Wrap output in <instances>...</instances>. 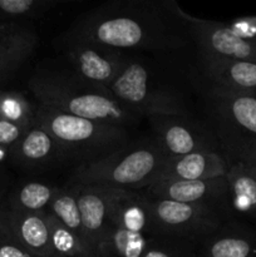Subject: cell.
<instances>
[{"label":"cell","instance_id":"1","mask_svg":"<svg viewBox=\"0 0 256 257\" xmlns=\"http://www.w3.org/2000/svg\"><path fill=\"white\" fill-rule=\"evenodd\" d=\"M191 38L183 10L173 0H117L80 17L65 40H79L113 50H172Z\"/></svg>","mask_w":256,"mask_h":257},{"label":"cell","instance_id":"2","mask_svg":"<svg viewBox=\"0 0 256 257\" xmlns=\"http://www.w3.org/2000/svg\"><path fill=\"white\" fill-rule=\"evenodd\" d=\"M40 104L67 114L127 128L141 115L125 108L109 90L88 84L80 78L37 75L29 83Z\"/></svg>","mask_w":256,"mask_h":257},{"label":"cell","instance_id":"3","mask_svg":"<svg viewBox=\"0 0 256 257\" xmlns=\"http://www.w3.org/2000/svg\"><path fill=\"white\" fill-rule=\"evenodd\" d=\"M167 158L157 142L127 145L99 160L82 163L73 175V183L124 191L148 188L160 178Z\"/></svg>","mask_w":256,"mask_h":257},{"label":"cell","instance_id":"4","mask_svg":"<svg viewBox=\"0 0 256 257\" xmlns=\"http://www.w3.org/2000/svg\"><path fill=\"white\" fill-rule=\"evenodd\" d=\"M35 122L54 137L67 157L82 163L99 160L128 145L127 128L85 119L39 104Z\"/></svg>","mask_w":256,"mask_h":257},{"label":"cell","instance_id":"5","mask_svg":"<svg viewBox=\"0 0 256 257\" xmlns=\"http://www.w3.org/2000/svg\"><path fill=\"white\" fill-rule=\"evenodd\" d=\"M213 115L228 162L256 156V95L213 89Z\"/></svg>","mask_w":256,"mask_h":257},{"label":"cell","instance_id":"6","mask_svg":"<svg viewBox=\"0 0 256 257\" xmlns=\"http://www.w3.org/2000/svg\"><path fill=\"white\" fill-rule=\"evenodd\" d=\"M108 90L118 102L138 115L188 117L182 100L171 90L156 85L147 68L140 63L125 62Z\"/></svg>","mask_w":256,"mask_h":257},{"label":"cell","instance_id":"7","mask_svg":"<svg viewBox=\"0 0 256 257\" xmlns=\"http://www.w3.org/2000/svg\"><path fill=\"white\" fill-rule=\"evenodd\" d=\"M150 200L156 236L197 243L228 221L225 211L217 206L151 197Z\"/></svg>","mask_w":256,"mask_h":257},{"label":"cell","instance_id":"8","mask_svg":"<svg viewBox=\"0 0 256 257\" xmlns=\"http://www.w3.org/2000/svg\"><path fill=\"white\" fill-rule=\"evenodd\" d=\"M205 62L211 60H247L256 63V45L242 39L226 23L200 19L183 12Z\"/></svg>","mask_w":256,"mask_h":257},{"label":"cell","instance_id":"9","mask_svg":"<svg viewBox=\"0 0 256 257\" xmlns=\"http://www.w3.org/2000/svg\"><path fill=\"white\" fill-rule=\"evenodd\" d=\"M65 53L78 78L88 84L107 89L124 65L119 52L79 40H64Z\"/></svg>","mask_w":256,"mask_h":257},{"label":"cell","instance_id":"10","mask_svg":"<svg viewBox=\"0 0 256 257\" xmlns=\"http://www.w3.org/2000/svg\"><path fill=\"white\" fill-rule=\"evenodd\" d=\"M148 119L157 136L156 142L168 158L198 151H215L211 147V141L188 117L162 115Z\"/></svg>","mask_w":256,"mask_h":257},{"label":"cell","instance_id":"11","mask_svg":"<svg viewBox=\"0 0 256 257\" xmlns=\"http://www.w3.org/2000/svg\"><path fill=\"white\" fill-rule=\"evenodd\" d=\"M148 193L151 198L217 206L226 213V176L200 181H157L148 187Z\"/></svg>","mask_w":256,"mask_h":257},{"label":"cell","instance_id":"12","mask_svg":"<svg viewBox=\"0 0 256 257\" xmlns=\"http://www.w3.org/2000/svg\"><path fill=\"white\" fill-rule=\"evenodd\" d=\"M82 217L85 240L92 251L97 247L109 226L110 203L114 190L95 185L73 183Z\"/></svg>","mask_w":256,"mask_h":257},{"label":"cell","instance_id":"13","mask_svg":"<svg viewBox=\"0 0 256 257\" xmlns=\"http://www.w3.org/2000/svg\"><path fill=\"white\" fill-rule=\"evenodd\" d=\"M0 227L19 241L34 256H55L50 242L47 212L28 213L12 208L0 211Z\"/></svg>","mask_w":256,"mask_h":257},{"label":"cell","instance_id":"14","mask_svg":"<svg viewBox=\"0 0 256 257\" xmlns=\"http://www.w3.org/2000/svg\"><path fill=\"white\" fill-rule=\"evenodd\" d=\"M195 245L200 257H256V227L227 221Z\"/></svg>","mask_w":256,"mask_h":257},{"label":"cell","instance_id":"15","mask_svg":"<svg viewBox=\"0 0 256 257\" xmlns=\"http://www.w3.org/2000/svg\"><path fill=\"white\" fill-rule=\"evenodd\" d=\"M231 163L216 151L167 158L157 181H200L225 177ZM156 181V182H157Z\"/></svg>","mask_w":256,"mask_h":257},{"label":"cell","instance_id":"16","mask_svg":"<svg viewBox=\"0 0 256 257\" xmlns=\"http://www.w3.org/2000/svg\"><path fill=\"white\" fill-rule=\"evenodd\" d=\"M109 223L133 233L156 236L150 197L138 191L114 190Z\"/></svg>","mask_w":256,"mask_h":257},{"label":"cell","instance_id":"17","mask_svg":"<svg viewBox=\"0 0 256 257\" xmlns=\"http://www.w3.org/2000/svg\"><path fill=\"white\" fill-rule=\"evenodd\" d=\"M227 193L225 210L228 217L256 221V172L245 162L231 163L226 173Z\"/></svg>","mask_w":256,"mask_h":257},{"label":"cell","instance_id":"18","mask_svg":"<svg viewBox=\"0 0 256 257\" xmlns=\"http://www.w3.org/2000/svg\"><path fill=\"white\" fill-rule=\"evenodd\" d=\"M37 44V33L28 25L0 24V82L30 57Z\"/></svg>","mask_w":256,"mask_h":257},{"label":"cell","instance_id":"19","mask_svg":"<svg viewBox=\"0 0 256 257\" xmlns=\"http://www.w3.org/2000/svg\"><path fill=\"white\" fill-rule=\"evenodd\" d=\"M206 72L213 82V89L237 94L256 93V63L247 60H211Z\"/></svg>","mask_w":256,"mask_h":257},{"label":"cell","instance_id":"20","mask_svg":"<svg viewBox=\"0 0 256 257\" xmlns=\"http://www.w3.org/2000/svg\"><path fill=\"white\" fill-rule=\"evenodd\" d=\"M12 153L19 162L28 166H44L68 158L62 146L37 122L12 148Z\"/></svg>","mask_w":256,"mask_h":257},{"label":"cell","instance_id":"21","mask_svg":"<svg viewBox=\"0 0 256 257\" xmlns=\"http://www.w3.org/2000/svg\"><path fill=\"white\" fill-rule=\"evenodd\" d=\"M151 237L109 223L98 245L95 257H142Z\"/></svg>","mask_w":256,"mask_h":257},{"label":"cell","instance_id":"22","mask_svg":"<svg viewBox=\"0 0 256 257\" xmlns=\"http://www.w3.org/2000/svg\"><path fill=\"white\" fill-rule=\"evenodd\" d=\"M47 212L54 216L64 227L72 231L73 233H75L89 247L87 240H85L84 231H83L79 206H78L77 195H75V190L73 186L65 188H58Z\"/></svg>","mask_w":256,"mask_h":257},{"label":"cell","instance_id":"23","mask_svg":"<svg viewBox=\"0 0 256 257\" xmlns=\"http://www.w3.org/2000/svg\"><path fill=\"white\" fill-rule=\"evenodd\" d=\"M58 188L42 182H28L13 195L12 210L28 213L47 212Z\"/></svg>","mask_w":256,"mask_h":257},{"label":"cell","instance_id":"24","mask_svg":"<svg viewBox=\"0 0 256 257\" xmlns=\"http://www.w3.org/2000/svg\"><path fill=\"white\" fill-rule=\"evenodd\" d=\"M53 251L60 257H95L89 247L75 233L47 212Z\"/></svg>","mask_w":256,"mask_h":257},{"label":"cell","instance_id":"25","mask_svg":"<svg viewBox=\"0 0 256 257\" xmlns=\"http://www.w3.org/2000/svg\"><path fill=\"white\" fill-rule=\"evenodd\" d=\"M55 5L50 0H0V17L3 23L23 24L22 22L37 19Z\"/></svg>","mask_w":256,"mask_h":257},{"label":"cell","instance_id":"26","mask_svg":"<svg viewBox=\"0 0 256 257\" xmlns=\"http://www.w3.org/2000/svg\"><path fill=\"white\" fill-rule=\"evenodd\" d=\"M0 119L32 127L35 123V109L20 93L0 92Z\"/></svg>","mask_w":256,"mask_h":257},{"label":"cell","instance_id":"27","mask_svg":"<svg viewBox=\"0 0 256 257\" xmlns=\"http://www.w3.org/2000/svg\"><path fill=\"white\" fill-rule=\"evenodd\" d=\"M195 243L167 236H152L142 257H200Z\"/></svg>","mask_w":256,"mask_h":257},{"label":"cell","instance_id":"28","mask_svg":"<svg viewBox=\"0 0 256 257\" xmlns=\"http://www.w3.org/2000/svg\"><path fill=\"white\" fill-rule=\"evenodd\" d=\"M30 127L0 119V147L12 150Z\"/></svg>","mask_w":256,"mask_h":257},{"label":"cell","instance_id":"29","mask_svg":"<svg viewBox=\"0 0 256 257\" xmlns=\"http://www.w3.org/2000/svg\"><path fill=\"white\" fill-rule=\"evenodd\" d=\"M0 257H37L0 227Z\"/></svg>","mask_w":256,"mask_h":257},{"label":"cell","instance_id":"30","mask_svg":"<svg viewBox=\"0 0 256 257\" xmlns=\"http://www.w3.org/2000/svg\"><path fill=\"white\" fill-rule=\"evenodd\" d=\"M235 34L256 45V17H241L227 23Z\"/></svg>","mask_w":256,"mask_h":257},{"label":"cell","instance_id":"31","mask_svg":"<svg viewBox=\"0 0 256 257\" xmlns=\"http://www.w3.org/2000/svg\"><path fill=\"white\" fill-rule=\"evenodd\" d=\"M10 151H12V150H9V148L0 147V162H3V161H4L5 158L8 157V155H9Z\"/></svg>","mask_w":256,"mask_h":257},{"label":"cell","instance_id":"32","mask_svg":"<svg viewBox=\"0 0 256 257\" xmlns=\"http://www.w3.org/2000/svg\"><path fill=\"white\" fill-rule=\"evenodd\" d=\"M245 163L248 166V167L251 168V170L255 171V172H256V156H253V157H251L250 160L245 161Z\"/></svg>","mask_w":256,"mask_h":257},{"label":"cell","instance_id":"33","mask_svg":"<svg viewBox=\"0 0 256 257\" xmlns=\"http://www.w3.org/2000/svg\"><path fill=\"white\" fill-rule=\"evenodd\" d=\"M53 257H60V256H57V255H55V256H53Z\"/></svg>","mask_w":256,"mask_h":257},{"label":"cell","instance_id":"34","mask_svg":"<svg viewBox=\"0 0 256 257\" xmlns=\"http://www.w3.org/2000/svg\"><path fill=\"white\" fill-rule=\"evenodd\" d=\"M255 95H256V93H255Z\"/></svg>","mask_w":256,"mask_h":257}]
</instances>
